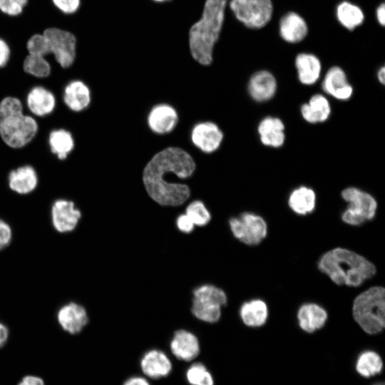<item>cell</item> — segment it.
<instances>
[{
    "label": "cell",
    "mask_w": 385,
    "mask_h": 385,
    "mask_svg": "<svg viewBox=\"0 0 385 385\" xmlns=\"http://www.w3.org/2000/svg\"><path fill=\"white\" fill-rule=\"evenodd\" d=\"M195 163L182 148L169 147L156 153L145 165L143 183L148 195L164 206H179L190 197V188L173 178L186 179L193 174Z\"/></svg>",
    "instance_id": "cell-1"
},
{
    "label": "cell",
    "mask_w": 385,
    "mask_h": 385,
    "mask_svg": "<svg viewBox=\"0 0 385 385\" xmlns=\"http://www.w3.org/2000/svg\"><path fill=\"white\" fill-rule=\"evenodd\" d=\"M228 0H205L200 19L190 27L188 44L195 61L202 66L213 60V50L225 21Z\"/></svg>",
    "instance_id": "cell-2"
},
{
    "label": "cell",
    "mask_w": 385,
    "mask_h": 385,
    "mask_svg": "<svg viewBox=\"0 0 385 385\" xmlns=\"http://www.w3.org/2000/svg\"><path fill=\"white\" fill-rule=\"evenodd\" d=\"M318 268L335 284L349 287L361 285L376 273L375 266L364 257L341 247L324 253Z\"/></svg>",
    "instance_id": "cell-3"
},
{
    "label": "cell",
    "mask_w": 385,
    "mask_h": 385,
    "mask_svg": "<svg viewBox=\"0 0 385 385\" xmlns=\"http://www.w3.org/2000/svg\"><path fill=\"white\" fill-rule=\"evenodd\" d=\"M38 130L34 117L24 113V106L14 96H6L0 101V138L8 147L22 148L31 143Z\"/></svg>",
    "instance_id": "cell-4"
},
{
    "label": "cell",
    "mask_w": 385,
    "mask_h": 385,
    "mask_svg": "<svg viewBox=\"0 0 385 385\" xmlns=\"http://www.w3.org/2000/svg\"><path fill=\"white\" fill-rule=\"evenodd\" d=\"M354 320L367 334H376L385 327V289L370 287L359 294L353 302Z\"/></svg>",
    "instance_id": "cell-5"
},
{
    "label": "cell",
    "mask_w": 385,
    "mask_h": 385,
    "mask_svg": "<svg viewBox=\"0 0 385 385\" xmlns=\"http://www.w3.org/2000/svg\"><path fill=\"white\" fill-rule=\"evenodd\" d=\"M192 294V314L205 322H217L221 316V308L227 301L225 292L215 285L207 284L195 288Z\"/></svg>",
    "instance_id": "cell-6"
},
{
    "label": "cell",
    "mask_w": 385,
    "mask_h": 385,
    "mask_svg": "<svg viewBox=\"0 0 385 385\" xmlns=\"http://www.w3.org/2000/svg\"><path fill=\"white\" fill-rule=\"evenodd\" d=\"M342 197L348 204L342 214L345 223L356 226L374 217L377 202L371 194L356 187H349L342 190Z\"/></svg>",
    "instance_id": "cell-7"
},
{
    "label": "cell",
    "mask_w": 385,
    "mask_h": 385,
    "mask_svg": "<svg viewBox=\"0 0 385 385\" xmlns=\"http://www.w3.org/2000/svg\"><path fill=\"white\" fill-rule=\"evenodd\" d=\"M46 36L51 59L63 69L71 68L76 62L78 41L69 30L59 27H49L42 32Z\"/></svg>",
    "instance_id": "cell-8"
},
{
    "label": "cell",
    "mask_w": 385,
    "mask_h": 385,
    "mask_svg": "<svg viewBox=\"0 0 385 385\" xmlns=\"http://www.w3.org/2000/svg\"><path fill=\"white\" fill-rule=\"evenodd\" d=\"M227 4L235 17L249 29L263 28L272 16V0H230Z\"/></svg>",
    "instance_id": "cell-9"
},
{
    "label": "cell",
    "mask_w": 385,
    "mask_h": 385,
    "mask_svg": "<svg viewBox=\"0 0 385 385\" xmlns=\"http://www.w3.org/2000/svg\"><path fill=\"white\" fill-rule=\"evenodd\" d=\"M229 225L234 237L248 245L260 244L267 236V225L260 215L250 212L232 217Z\"/></svg>",
    "instance_id": "cell-10"
},
{
    "label": "cell",
    "mask_w": 385,
    "mask_h": 385,
    "mask_svg": "<svg viewBox=\"0 0 385 385\" xmlns=\"http://www.w3.org/2000/svg\"><path fill=\"white\" fill-rule=\"evenodd\" d=\"M81 216V210L76 207L72 200L58 199L51 206V222L54 229L60 233L71 232L74 230Z\"/></svg>",
    "instance_id": "cell-11"
},
{
    "label": "cell",
    "mask_w": 385,
    "mask_h": 385,
    "mask_svg": "<svg viewBox=\"0 0 385 385\" xmlns=\"http://www.w3.org/2000/svg\"><path fill=\"white\" fill-rule=\"evenodd\" d=\"M223 140V133L213 122L206 121L196 124L191 131L193 145L205 153L217 150Z\"/></svg>",
    "instance_id": "cell-12"
},
{
    "label": "cell",
    "mask_w": 385,
    "mask_h": 385,
    "mask_svg": "<svg viewBox=\"0 0 385 385\" xmlns=\"http://www.w3.org/2000/svg\"><path fill=\"white\" fill-rule=\"evenodd\" d=\"M322 88L327 95L342 101L350 99L354 93L345 71L337 66L329 68L325 73Z\"/></svg>",
    "instance_id": "cell-13"
},
{
    "label": "cell",
    "mask_w": 385,
    "mask_h": 385,
    "mask_svg": "<svg viewBox=\"0 0 385 385\" xmlns=\"http://www.w3.org/2000/svg\"><path fill=\"white\" fill-rule=\"evenodd\" d=\"M277 89V82L270 71L261 70L254 73L249 79L247 91L251 98L263 103L271 100Z\"/></svg>",
    "instance_id": "cell-14"
},
{
    "label": "cell",
    "mask_w": 385,
    "mask_h": 385,
    "mask_svg": "<svg viewBox=\"0 0 385 385\" xmlns=\"http://www.w3.org/2000/svg\"><path fill=\"white\" fill-rule=\"evenodd\" d=\"M56 317L61 328L71 334L81 332L88 322L86 309L73 302L62 306L58 309Z\"/></svg>",
    "instance_id": "cell-15"
},
{
    "label": "cell",
    "mask_w": 385,
    "mask_h": 385,
    "mask_svg": "<svg viewBox=\"0 0 385 385\" xmlns=\"http://www.w3.org/2000/svg\"><path fill=\"white\" fill-rule=\"evenodd\" d=\"M148 125L150 129L160 135L171 132L178 121L176 110L170 105L160 103L155 106L148 113Z\"/></svg>",
    "instance_id": "cell-16"
},
{
    "label": "cell",
    "mask_w": 385,
    "mask_h": 385,
    "mask_svg": "<svg viewBox=\"0 0 385 385\" xmlns=\"http://www.w3.org/2000/svg\"><path fill=\"white\" fill-rule=\"evenodd\" d=\"M63 91V103L73 112H81L91 103V90L87 84L80 79L70 81Z\"/></svg>",
    "instance_id": "cell-17"
},
{
    "label": "cell",
    "mask_w": 385,
    "mask_h": 385,
    "mask_svg": "<svg viewBox=\"0 0 385 385\" xmlns=\"http://www.w3.org/2000/svg\"><path fill=\"white\" fill-rule=\"evenodd\" d=\"M56 105L54 94L44 86H35L27 93V108L36 116L43 117L51 113Z\"/></svg>",
    "instance_id": "cell-18"
},
{
    "label": "cell",
    "mask_w": 385,
    "mask_h": 385,
    "mask_svg": "<svg viewBox=\"0 0 385 385\" xmlns=\"http://www.w3.org/2000/svg\"><path fill=\"white\" fill-rule=\"evenodd\" d=\"M284 124L280 118L267 116L257 125V133L260 142L265 146L280 148L285 141Z\"/></svg>",
    "instance_id": "cell-19"
},
{
    "label": "cell",
    "mask_w": 385,
    "mask_h": 385,
    "mask_svg": "<svg viewBox=\"0 0 385 385\" xmlns=\"http://www.w3.org/2000/svg\"><path fill=\"white\" fill-rule=\"evenodd\" d=\"M279 31L284 41L289 43H297L307 36L308 26L302 16L296 12L290 11L281 18Z\"/></svg>",
    "instance_id": "cell-20"
},
{
    "label": "cell",
    "mask_w": 385,
    "mask_h": 385,
    "mask_svg": "<svg viewBox=\"0 0 385 385\" xmlns=\"http://www.w3.org/2000/svg\"><path fill=\"white\" fill-rule=\"evenodd\" d=\"M38 178L34 168L24 165L10 171L8 185L13 192L20 195L32 192L37 187Z\"/></svg>",
    "instance_id": "cell-21"
},
{
    "label": "cell",
    "mask_w": 385,
    "mask_h": 385,
    "mask_svg": "<svg viewBox=\"0 0 385 385\" xmlns=\"http://www.w3.org/2000/svg\"><path fill=\"white\" fill-rule=\"evenodd\" d=\"M170 350L176 358L183 361H191L200 352L199 341L192 332L180 329L175 332L170 342Z\"/></svg>",
    "instance_id": "cell-22"
},
{
    "label": "cell",
    "mask_w": 385,
    "mask_h": 385,
    "mask_svg": "<svg viewBox=\"0 0 385 385\" xmlns=\"http://www.w3.org/2000/svg\"><path fill=\"white\" fill-rule=\"evenodd\" d=\"M331 112L332 108L328 98L320 93L312 96L308 102L303 103L300 107L302 117L311 124L327 120Z\"/></svg>",
    "instance_id": "cell-23"
},
{
    "label": "cell",
    "mask_w": 385,
    "mask_h": 385,
    "mask_svg": "<svg viewBox=\"0 0 385 385\" xmlns=\"http://www.w3.org/2000/svg\"><path fill=\"white\" fill-rule=\"evenodd\" d=\"M299 82L305 86L314 85L320 78L322 63L319 58L309 53H300L294 61Z\"/></svg>",
    "instance_id": "cell-24"
},
{
    "label": "cell",
    "mask_w": 385,
    "mask_h": 385,
    "mask_svg": "<svg viewBox=\"0 0 385 385\" xmlns=\"http://www.w3.org/2000/svg\"><path fill=\"white\" fill-rule=\"evenodd\" d=\"M297 320L303 331L312 333L324 327L327 320V312L317 304H304L297 312Z\"/></svg>",
    "instance_id": "cell-25"
},
{
    "label": "cell",
    "mask_w": 385,
    "mask_h": 385,
    "mask_svg": "<svg viewBox=\"0 0 385 385\" xmlns=\"http://www.w3.org/2000/svg\"><path fill=\"white\" fill-rule=\"evenodd\" d=\"M140 366L144 374L153 379L165 376L172 369L168 356L158 349L147 351L141 359Z\"/></svg>",
    "instance_id": "cell-26"
},
{
    "label": "cell",
    "mask_w": 385,
    "mask_h": 385,
    "mask_svg": "<svg viewBox=\"0 0 385 385\" xmlns=\"http://www.w3.org/2000/svg\"><path fill=\"white\" fill-rule=\"evenodd\" d=\"M317 197L314 190L305 185L294 189L289 195L288 205L297 215H306L314 211Z\"/></svg>",
    "instance_id": "cell-27"
},
{
    "label": "cell",
    "mask_w": 385,
    "mask_h": 385,
    "mask_svg": "<svg viewBox=\"0 0 385 385\" xmlns=\"http://www.w3.org/2000/svg\"><path fill=\"white\" fill-rule=\"evenodd\" d=\"M240 316L243 323L251 327L264 325L268 317L266 303L259 299L244 302L240 309Z\"/></svg>",
    "instance_id": "cell-28"
},
{
    "label": "cell",
    "mask_w": 385,
    "mask_h": 385,
    "mask_svg": "<svg viewBox=\"0 0 385 385\" xmlns=\"http://www.w3.org/2000/svg\"><path fill=\"white\" fill-rule=\"evenodd\" d=\"M48 145L51 152L59 160H66L75 146L71 133L63 128L54 129L48 135Z\"/></svg>",
    "instance_id": "cell-29"
},
{
    "label": "cell",
    "mask_w": 385,
    "mask_h": 385,
    "mask_svg": "<svg viewBox=\"0 0 385 385\" xmlns=\"http://www.w3.org/2000/svg\"><path fill=\"white\" fill-rule=\"evenodd\" d=\"M21 68L26 75L44 79L51 75L53 63L50 57L27 53L23 59Z\"/></svg>",
    "instance_id": "cell-30"
},
{
    "label": "cell",
    "mask_w": 385,
    "mask_h": 385,
    "mask_svg": "<svg viewBox=\"0 0 385 385\" xmlns=\"http://www.w3.org/2000/svg\"><path fill=\"white\" fill-rule=\"evenodd\" d=\"M336 16L340 24L349 31L361 25L364 20L361 9L347 1H343L337 5Z\"/></svg>",
    "instance_id": "cell-31"
},
{
    "label": "cell",
    "mask_w": 385,
    "mask_h": 385,
    "mask_svg": "<svg viewBox=\"0 0 385 385\" xmlns=\"http://www.w3.org/2000/svg\"><path fill=\"white\" fill-rule=\"evenodd\" d=\"M355 369L357 373L363 377L370 378L374 376L382 371V359L374 351H364L357 356Z\"/></svg>",
    "instance_id": "cell-32"
},
{
    "label": "cell",
    "mask_w": 385,
    "mask_h": 385,
    "mask_svg": "<svg viewBox=\"0 0 385 385\" xmlns=\"http://www.w3.org/2000/svg\"><path fill=\"white\" fill-rule=\"evenodd\" d=\"M185 214L190 218L195 225L202 227L208 224L211 219V215L200 200L191 202L185 209Z\"/></svg>",
    "instance_id": "cell-33"
},
{
    "label": "cell",
    "mask_w": 385,
    "mask_h": 385,
    "mask_svg": "<svg viewBox=\"0 0 385 385\" xmlns=\"http://www.w3.org/2000/svg\"><path fill=\"white\" fill-rule=\"evenodd\" d=\"M186 376L191 385H214L211 374L201 363H195L188 369Z\"/></svg>",
    "instance_id": "cell-34"
},
{
    "label": "cell",
    "mask_w": 385,
    "mask_h": 385,
    "mask_svg": "<svg viewBox=\"0 0 385 385\" xmlns=\"http://www.w3.org/2000/svg\"><path fill=\"white\" fill-rule=\"evenodd\" d=\"M26 49L28 54L50 56L48 43L43 33L32 34L26 42Z\"/></svg>",
    "instance_id": "cell-35"
},
{
    "label": "cell",
    "mask_w": 385,
    "mask_h": 385,
    "mask_svg": "<svg viewBox=\"0 0 385 385\" xmlns=\"http://www.w3.org/2000/svg\"><path fill=\"white\" fill-rule=\"evenodd\" d=\"M29 0H0V12L9 17L20 16L28 5Z\"/></svg>",
    "instance_id": "cell-36"
},
{
    "label": "cell",
    "mask_w": 385,
    "mask_h": 385,
    "mask_svg": "<svg viewBox=\"0 0 385 385\" xmlns=\"http://www.w3.org/2000/svg\"><path fill=\"white\" fill-rule=\"evenodd\" d=\"M51 2L58 11L66 16L77 13L82 4L81 0H51Z\"/></svg>",
    "instance_id": "cell-37"
},
{
    "label": "cell",
    "mask_w": 385,
    "mask_h": 385,
    "mask_svg": "<svg viewBox=\"0 0 385 385\" xmlns=\"http://www.w3.org/2000/svg\"><path fill=\"white\" fill-rule=\"evenodd\" d=\"M12 240V230L10 225L0 219V251L6 248Z\"/></svg>",
    "instance_id": "cell-38"
},
{
    "label": "cell",
    "mask_w": 385,
    "mask_h": 385,
    "mask_svg": "<svg viewBox=\"0 0 385 385\" xmlns=\"http://www.w3.org/2000/svg\"><path fill=\"white\" fill-rule=\"evenodd\" d=\"M11 57V48L8 41L0 36V69L6 67Z\"/></svg>",
    "instance_id": "cell-39"
},
{
    "label": "cell",
    "mask_w": 385,
    "mask_h": 385,
    "mask_svg": "<svg viewBox=\"0 0 385 385\" xmlns=\"http://www.w3.org/2000/svg\"><path fill=\"white\" fill-rule=\"evenodd\" d=\"M178 229L183 233H190L195 228V225L190 218L185 214L180 215L176 219Z\"/></svg>",
    "instance_id": "cell-40"
},
{
    "label": "cell",
    "mask_w": 385,
    "mask_h": 385,
    "mask_svg": "<svg viewBox=\"0 0 385 385\" xmlns=\"http://www.w3.org/2000/svg\"><path fill=\"white\" fill-rule=\"evenodd\" d=\"M19 385H44L43 380L37 376H25Z\"/></svg>",
    "instance_id": "cell-41"
},
{
    "label": "cell",
    "mask_w": 385,
    "mask_h": 385,
    "mask_svg": "<svg viewBox=\"0 0 385 385\" xmlns=\"http://www.w3.org/2000/svg\"><path fill=\"white\" fill-rule=\"evenodd\" d=\"M376 17L378 21V23L384 26L385 25V4L381 3L379 5L376 10Z\"/></svg>",
    "instance_id": "cell-42"
},
{
    "label": "cell",
    "mask_w": 385,
    "mask_h": 385,
    "mask_svg": "<svg viewBox=\"0 0 385 385\" xmlns=\"http://www.w3.org/2000/svg\"><path fill=\"white\" fill-rule=\"evenodd\" d=\"M123 385H150V384L143 377L134 376L128 379Z\"/></svg>",
    "instance_id": "cell-43"
},
{
    "label": "cell",
    "mask_w": 385,
    "mask_h": 385,
    "mask_svg": "<svg viewBox=\"0 0 385 385\" xmlns=\"http://www.w3.org/2000/svg\"><path fill=\"white\" fill-rule=\"evenodd\" d=\"M9 337L7 327L0 322V348L4 346Z\"/></svg>",
    "instance_id": "cell-44"
},
{
    "label": "cell",
    "mask_w": 385,
    "mask_h": 385,
    "mask_svg": "<svg viewBox=\"0 0 385 385\" xmlns=\"http://www.w3.org/2000/svg\"><path fill=\"white\" fill-rule=\"evenodd\" d=\"M377 79L380 83L384 85L385 83V67L382 66L380 67L376 73Z\"/></svg>",
    "instance_id": "cell-45"
},
{
    "label": "cell",
    "mask_w": 385,
    "mask_h": 385,
    "mask_svg": "<svg viewBox=\"0 0 385 385\" xmlns=\"http://www.w3.org/2000/svg\"><path fill=\"white\" fill-rule=\"evenodd\" d=\"M153 1L158 3H162V2L168 1L169 0H153Z\"/></svg>",
    "instance_id": "cell-46"
},
{
    "label": "cell",
    "mask_w": 385,
    "mask_h": 385,
    "mask_svg": "<svg viewBox=\"0 0 385 385\" xmlns=\"http://www.w3.org/2000/svg\"><path fill=\"white\" fill-rule=\"evenodd\" d=\"M374 385H384V383H376V384H375Z\"/></svg>",
    "instance_id": "cell-47"
}]
</instances>
